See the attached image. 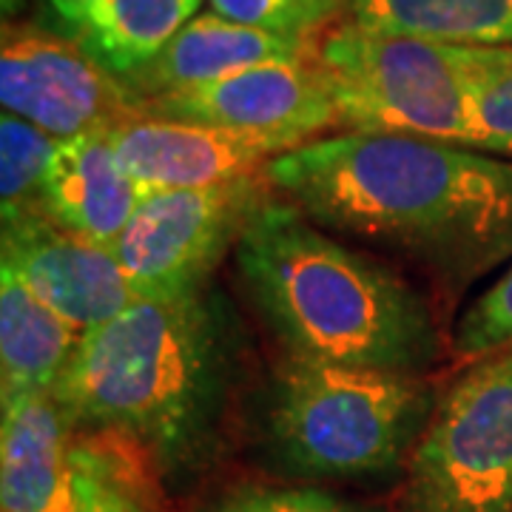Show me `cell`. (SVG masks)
<instances>
[{
    "label": "cell",
    "instance_id": "cell-19",
    "mask_svg": "<svg viewBox=\"0 0 512 512\" xmlns=\"http://www.w3.org/2000/svg\"><path fill=\"white\" fill-rule=\"evenodd\" d=\"M473 97V148L512 160V46H464Z\"/></svg>",
    "mask_w": 512,
    "mask_h": 512
},
{
    "label": "cell",
    "instance_id": "cell-11",
    "mask_svg": "<svg viewBox=\"0 0 512 512\" xmlns=\"http://www.w3.org/2000/svg\"><path fill=\"white\" fill-rule=\"evenodd\" d=\"M109 140L131 177L148 194L262 174L274 157L296 148L285 140L157 117H134L111 128Z\"/></svg>",
    "mask_w": 512,
    "mask_h": 512
},
{
    "label": "cell",
    "instance_id": "cell-25",
    "mask_svg": "<svg viewBox=\"0 0 512 512\" xmlns=\"http://www.w3.org/2000/svg\"><path fill=\"white\" fill-rule=\"evenodd\" d=\"M29 0H0V6H3V18L9 20V18H15L18 15L20 9L26 6Z\"/></svg>",
    "mask_w": 512,
    "mask_h": 512
},
{
    "label": "cell",
    "instance_id": "cell-9",
    "mask_svg": "<svg viewBox=\"0 0 512 512\" xmlns=\"http://www.w3.org/2000/svg\"><path fill=\"white\" fill-rule=\"evenodd\" d=\"M140 117L225 128L305 146L339 126L325 80L313 60L259 63L197 89L143 100Z\"/></svg>",
    "mask_w": 512,
    "mask_h": 512
},
{
    "label": "cell",
    "instance_id": "cell-17",
    "mask_svg": "<svg viewBox=\"0 0 512 512\" xmlns=\"http://www.w3.org/2000/svg\"><path fill=\"white\" fill-rule=\"evenodd\" d=\"M350 20L387 35L512 46V0H350Z\"/></svg>",
    "mask_w": 512,
    "mask_h": 512
},
{
    "label": "cell",
    "instance_id": "cell-12",
    "mask_svg": "<svg viewBox=\"0 0 512 512\" xmlns=\"http://www.w3.org/2000/svg\"><path fill=\"white\" fill-rule=\"evenodd\" d=\"M74 427L52 390L3 396L0 507L3 512H60L69 498Z\"/></svg>",
    "mask_w": 512,
    "mask_h": 512
},
{
    "label": "cell",
    "instance_id": "cell-16",
    "mask_svg": "<svg viewBox=\"0 0 512 512\" xmlns=\"http://www.w3.org/2000/svg\"><path fill=\"white\" fill-rule=\"evenodd\" d=\"M202 0H100L77 32L80 46L126 80L146 69L188 20L197 18Z\"/></svg>",
    "mask_w": 512,
    "mask_h": 512
},
{
    "label": "cell",
    "instance_id": "cell-7",
    "mask_svg": "<svg viewBox=\"0 0 512 512\" xmlns=\"http://www.w3.org/2000/svg\"><path fill=\"white\" fill-rule=\"evenodd\" d=\"M265 171L200 188L151 191L109 251L140 299H180L202 293L228 248L265 208Z\"/></svg>",
    "mask_w": 512,
    "mask_h": 512
},
{
    "label": "cell",
    "instance_id": "cell-15",
    "mask_svg": "<svg viewBox=\"0 0 512 512\" xmlns=\"http://www.w3.org/2000/svg\"><path fill=\"white\" fill-rule=\"evenodd\" d=\"M83 330L49 308L12 268L0 265V382L3 396L52 390Z\"/></svg>",
    "mask_w": 512,
    "mask_h": 512
},
{
    "label": "cell",
    "instance_id": "cell-13",
    "mask_svg": "<svg viewBox=\"0 0 512 512\" xmlns=\"http://www.w3.org/2000/svg\"><path fill=\"white\" fill-rule=\"evenodd\" d=\"M146 194L117 157L109 134H86L57 148L40 211L77 237L111 248Z\"/></svg>",
    "mask_w": 512,
    "mask_h": 512
},
{
    "label": "cell",
    "instance_id": "cell-23",
    "mask_svg": "<svg viewBox=\"0 0 512 512\" xmlns=\"http://www.w3.org/2000/svg\"><path fill=\"white\" fill-rule=\"evenodd\" d=\"M205 512H373L319 487H237Z\"/></svg>",
    "mask_w": 512,
    "mask_h": 512
},
{
    "label": "cell",
    "instance_id": "cell-10",
    "mask_svg": "<svg viewBox=\"0 0 512 512\" xmlns=\"http://www.w3.org/2000/svg\"><path fill=\"white\" fill-rule=\"evenodd\" d=\"M3 265L83 333L140 299L109 248L60 228L43 211L3 220Z\"/></svg>",
    "mask_w": 512,
    "mask_h": 512
},
{
    "label": "cell",
    "instance_id": "cell-6",
    "mask_svg": "<svg viewBox=\"0 0 512 512\" xmlns=\"http://www.w3.org/2000/svg\"><path fill=\"white\" fill-rule=\"evenodd\" d=\"M402 512H512V342L441 393L410 453Z\"/></svg>",
    "mask_w": 512,
    "mask_h": 512
},
{
    "label": "cell",
    "instance_id": "cell-14",
    "mask_svg": "<svg viewBox=\"0 0 512 512\" xmlns=\"http://www.w3.org/2000/svg\"><path fill=\"white\" fill-rule=\"evenodd\" d=\"M311 55L313 43L308 40L262 32L211 12L188 20L146 69L123 83L143 106V100L151 97L197 89L259 63L308 60Z\"/></svg>",
    "mask_w": 512,
    "mask_h": 512
},
{
    "label": "cell",
    "instance_id": "cell-3",
    "mask_svg": "<svg viewBox=\"0 0 512 512\" xmlns=\"http://www.w3.org/2000/svg\"><path fill=\"white\" fill-rule=\"evenodd\" d=\"M225 362L220 319L200 293L137 299L83 333L52 393L74 430L171 461L194 450L217 416Z\"/></svg>",
    "mask_w": 512,
    "mask_h": 512
},
{
    "label": "cell",
    "instance_id": "cell-24",
    "mask_svg": "<svg viewBox=\"0 0 512 512\" xmlns=\"http://www.w3.org/2000/svg\"><path fill=\"white\" fill-rule=\"evenodd\" d=\"M100 0H46V6H49V12L60 20V26L66 29V32H72L77 35L80 29H83V23L89 20L92 15V9L97 6Z\"/></svg>",
    "mask_w": 512,
    "mask_h": 512
},
{
    "label": "cell",
    "instance_id": "cell-2",
    "mask_svg": "<svg viewBox=\"0 0 512 512\" xmlns=\"http://www.w3.org/2000/svg\"><path fill=\"white\" fill-rule=\"evenodd\" d=\"M234 251L245 288L291 356L407 376L441 359L430 299L293 202H265Z\"/></svg>",
    "mask_w": 512,
    "mask_h": 512
},
{
    "label": "cell",
    "instance_id": "cell-22",
    "mask_svg": "<svg viewBox=\"0 0 512 512\" xmlns=\"http://www.w3.org/2000/svg\"><path fill=\"white\" fill-rule=\"evenodd\" d=\"M453 353L461 362H473L484 353L512 342V262L487 291L467 305L453 328Z\"/></svg>",
    "mask_w": 512,
    "mask_h": 512
},
{
    "label": "cell",
    "instance_id": "cell-5",
    "mask_svg": "<svg viewBox=\"0 0 512 512\" xmlns=\"http://www.w3.org/2000/svg\"><path fill=\"white\" fill-rule=\"evenodd\" d=\"M311 60L345 131L404 134L473 148L464 46L387 35L345 20L319 37Z\"/></svg>",
    "mask_w": 512,
    "mask_h": 512
},
{
    "label": "cell",
    "instance_id": "cell-4",
    "mask_svg": "<svg viewBox=\"0 0 512 512\" xmlns=\"http://www.w3.org/2000/svg\"><path fill=\"white\" fill-rule=\"evenodd\" d=\"M433 410L424 376L288 356L276 367L268 430L299 473L373 476L413 453Z\"/></svg>",
    "mask_w": 512,
    "mask_h": 512
},
{
    "label": "cell",
    "instance_id": "cell-20",
    "mask_svg": "<svg viewBox=\"0 0 512 512\" xmlns=\"http://www.w3.org/2000/svg\"><path fill=\"white\" fill-rule=\"evenodd\" d=\"M60 512H148V504L123 458L103 444L77 441L69 498Z\"/></svg>",
    "mask_w": 512,
    "mask_h": 512
},
{
    "label": "cell",
    "instance_id": "cell-8",
    "mask_svg": "<svg viewBox=\"0 0 512 512\" xmlns=\"http://www.w3.org/2000/svg\"><path fill=\"white\" fill-rule=\"evenodd\" d=\"M0 103L57 140L109 134L140 117V100L80 40L9 20L0 46Z\"/></svg>",
    "mask_w": 512,
    "mask_h": 512
},
{
    "label": "cell",
    "instance_id": "cell-18",
    "mask_svg": "<svg viewBox=\"0 0 512 512\" xmlns=\"http://www.w3.org/2000/svg\"><path fill=\"white\" fill-rule=\"evenodd\" d=\"M63 140L12 111L0 120V208L3 220L40 211V194Z\"/></svg>",
    "mask_w": 512,
    "mask_h": 512
},
{
    "label": "cell",
    "instance_id": "cell-21",
    "mask_svg": "<svg viewBox=\"0 0 512 512\" xmlns=\"http://www.w3.org/2000/svg\"><path fill=\"white\" fill-rule=\"evenodd\" d=\"M211 12L222 18L254 26L262 32L296 37L313 43V35L325 32L333 20L350 9V0H208Z\"/></svg>",
    "mask_w": 512,
    "mask_h": 512
},
{
    "label": "cell",
    "instance_id": "cell-1",
    "mask_svg": "<svg viewBox=\"0 0 512 512\" xmlns=\"http://www.w3.org/2000/svg\"><path fill=\"white\" fill-rule=\"evenodd\" d=\"M265 180L333 237L396 256L458 296L512 262V160L345 131L274 157Z\"/></svg>",
    "mask_w": 512,
    "mask_h": 512
}]
</instances>
